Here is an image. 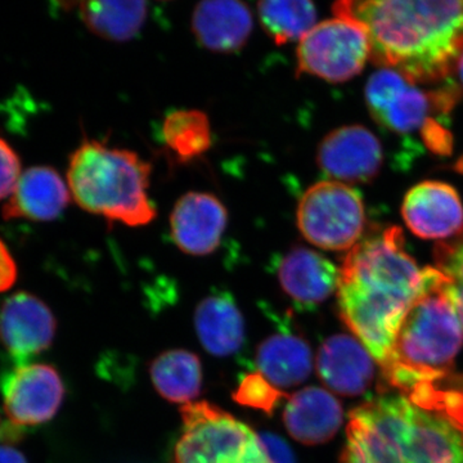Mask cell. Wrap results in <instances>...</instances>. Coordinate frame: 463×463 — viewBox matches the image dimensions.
<instances>
[{
  "mask_svg": "<svg viewBox=\"0 0 463 463\" xmlns=\"http://www.w3.org/2000/svg\"><path fill=\"white\" fill-rule=\"evenodd\" d=\"M70 197L67 182L53 167H29L21 174L14 191L3 207V218L53 221L69 205Z\"/></svg>",
  "mask_w": 463,
  "mask_h": 463,
  "instance_id": "2e32d148",
  "label": "cell"
},
{
  "mask_svg": "<svg viewBox=\"0 0 463 463\" xmlns=\"http://www.w3.org/2000/svg\"><path fill=\"white\" fill-rule=\"evenodd\" d=\"M258 373L279 390L294 388L313 368L310 346L303 337L283 331L261 341L257 352Z\"/></svg>",
  "mask_w": 463,
  "mask_h": 463,
  "instance_id": "44dd1931",
  "label": "cell"
},
{
  "mask_svg": "<svg viewBox=\"0 0 463 463\" xmlns=\"http://www.w3.org/2000/svg\"><path fill=\"white\" fill-rule=\"evenodd\" d=\"M340 270L315 250L294 248L277 264V279L286 295L301 307L319 306L339 286Z\"/></svg>",
  "mask_w": 463,
  "mask_h": 463,
  "instance_id": "9a60e30c",
  "label": "cell"
},
{
  "mask_svg": "<svg viewBox=\"0 0 463 463\" xmlns=\"http://www.w3.org/2000/svg\"><path fill=\"white\" fill-rule=\"evenodd\" d=\"M402 214L420 239L449 240L463 228V205L458 192L438 181L414 185L405 194Z\"/></svg>",
  "mask_w": 463,
  "mask_h": 463,
  "instance_id": "5bb4252c",
  "label": "cell"
},
{
  "mask_svg": "<svg viewBox=\"0 0 463 463\" xmlns=\"http://www.w3.org/2000/svg\"><path fill=\"white\" fill-rule=\"evenodd\" d=\"M365 102L374 120L395 134L428 129L435 112L447 114L456 103L457 91H425L392 70L381 69L368 79Z\"/></svg>",
  "mask_w": 463,
  "mask_h": 463,
  "instance_id": "9c48e42d",
  "label": "cell"
},
{
  "mask_svg": "<svg viewBox=\"0 0 463 463\" xmlns=\"http://www.w3.org/2000/svg\"><path fill=\"white\" fill-rule=\"evenodd\" d=\"M259 438L269 463H297L291 448L282 438L277 437L272 432H263L259 434Z\"/></svg>",
  "mask_w": 463,
  "mask_h": 463,
  "instance_id": "f1b7e54d",
  "label": "cell"
},
{
  "mask_svg": "<svg viewBox=\"0 0 463 463\" xmlns=\"http://www.w3.org/2000/svg\"><path fill=\"white\" fill-rule=\"evenodd\" d=\"M383 156V146L373 132L362 125H346L322 139L318 165L331 181L364 183L377 175Z\"/></svg>",
  "mask_w": 463,
  "mask_h": 463,
  "instance_id": "7c38bea8",
  "label": "cell"
},
{
  "mask_svg": "<svg viewBox=\"0 0 463 463\" xmlns=\"http://www.w3.org/2000/svg\"><path fill=\"white\" fill-rule=\"evenodd\" d=\"M8 419L20 426L51 421L65 398V386L56 368L48 364L17 365L2 381Z\"/></svg>",
  "mask_w": 463,
  "mask_h": 463,
  "instance_id": "30bf717a",
  "label": "cell"
},
{
  "mask_svg": "<svg viewBox=\"0 0 463 463\" xmlns=\"http://www.w3.org/2000/svg\"><path fill=\"white\" fill-rule=\"evenodd\" d=\"M334 14L362 24L371 60L413 84L443 80L463 52V2H339Z\"/></svg>",
  "mask_w": 463,
  "mask_h": 463,
  "instance_id": "7a4b0ae2",
  "label": "cell"
},
{
  "mask_svg": "<svg viewBox=\"0 0 463 463\" xmlns=\"http://www.w3.org/2000/svg\"><path fill=\"white\" fill-rule=\"evenodd\" d=\"M149 178L151 164L136 152L84 139L70 156L66 182L85 212L111 223L143 227L156 218Z\"/></svg>",
  "mask_w": 463,
  "mask_h": 463,
  "instance_id": "5b68a950",
  "label": "cell"
},
{
  "mask_svg": "<svg viewBox=\"0 0 463 463\" xmlns=\"http://www.w3.org/2000/svg\"><path fill=\"white\" fill-rule=\"evenodd\" d=\"M149 374L158 394L172 403L190 404L203 388V365L190 350L161 353L149 365Z\"/></svg>",
  "mask_w": 463,
  "mask_h": 463,
  "instance_id": "7402d4cb",
  "label": "cell"
},
{
  "mask_svg": "<svg viewBox=\"0 0 463 463\" xmlns=\"http://www.w3.org/2000/svg\"><path fill=\"white\" fill-rule=\"evenodd\" d=\"M434 257L438 269L446 276L448 291L463 327V228L452 239L439 242Z\"/></svg>",
  "mask_w": 463,
  "mask_h": 463,
  "instance_id": "484cf974",
  "label": "cell"
},
{
  "mask_svg": "<svg viewBox=\"0 0 463 463\" xmlns=\"http://www.w3.org/2000/svg\"><path fill=\"white\" fill-rule=\"evenodd\" d=\"M57 322L50 307L29 292H17L0 307V340L18 365L53 343Z\"/></svg>",
  "mask_w": 463,
  "mask_h": 463,
  "instance_id": "8fae6325",
  "label": "cell"
},
{
  "mask_svg": "<svg viewBox=\"0 0 463 463\" xmlns=\"http://www.w3.org/2000/svg\"><path fill=\"white\" fill-rule=\"evenodd\" d=\"M341 463H463V423L444 408L383 395L350 413Z\"/></svg>",
  "mask_w": 463,
  "mask_h": 463,
  "instance_id": "3957f363",
  "label": "cell"
},
{
  "mask_svg": "<svg viewBox=\"0 0 463 463\" xmlns=\"http://www.w3.org/2000/svg\"><path fill=\"white\" fill-rule=\"evenodd\" d=\"M224 203L207 192H188L170 214V233L176 248L191 257H206L221 245L227 230Z\"/></svg>",
  "mask_w": 463,
  "mask_h": 463,
  "instance_id": "4fadbf2b",
  "label": "cell"
},
{
  "mask_svg": "<svg viewBox=\"0 0 463 463\" xmlns=\"http://www.w3.org/2000/svg\"><path fill=\"white\" fill-rule=\"evenodd\" d=\"M422 285V270L405 251L403 233L388 227L349 250L340 268L341 317L383 368Z\"/></svg>",
  "mask_w": 463,
  "mask_h": 463,
  "instance_id": "6da1fadb",
  "label": "cell"
},
{
  "mask_svg": "<svg viewBox=\"0 0 463 463\" xmlns=\"http://www.w3.org/2000/svg\"><path fill=\"white\" fill-rule=\"evenodd\" d=\"M194 326L201 345L219 358L236 354L245 343V318L228 292H215L200 301Z\"/></svg>",
  "mask_w": 463,
  "mask_h": 463,
  "instance_id": "ffe728a7",
  "label": "cell"
},
{
  "mask_svg": "<svg viewBox=\"0 0 463 463\" xmlns=\"http://www.w3.org/2000/svg\"><path fill=\"white\" fill-rule=\"evenodd\" d=\"M285 398H288V395L260 373L246 374L233 392L236 403L267 414H272Z\"/></svg>",
  "mask_w": 463,
  "mask_h": 463,
  "instance_id": "4316f807",
  "label": "cell"
},
{
  "mask_svg": "<svg viewBox=\"0 0 463 463\" xmlns=\"http://www.w3.org/2000/svg\"><path fill=\"white\" fill-rule=\"evenodd\" d=\"M17 264L5 241L0 239V292L8 291L16 283Z\"/></svg>",
  "mask_w": 463,
  "mask_h": 463,
  "instance_id": "f546056e",
  "label": "cell"
},
{
  "mask_svg": "<svg viewBox=\"0 0 463 463\" xmlns=\"http://www.w3.org/2000/svg\"><path fill=\"white\" fill-rule=\"evenodd\" d=\"M0 463H27L20 450L7 446H0Z\"/></svg>",
  "mask_w": 463,
  "mask_h": 463,
  "instance_id": "4dcf8cb0",
  "label": "cell"
},
{
  "mask_svg": "<svg viewBox=\"0 0 463 463\" xmlns=\"http://www.w3.org/2000/svg\"><path fill=\"white\" fill-rule=\"evenodd\" d=\"M283 422L295 440L317 446L334 438L343 422V408L326 390L307 388L288 398Z\"/></svg>",
  "mask_w": 463,
  "mask_h": 463,
  "instance_id": "ac0fdd59",
  "label": "cell"
},
{
  "mask_svg": "<svg viewBox=\"0 0 463 463\" xmlns=\"http://www.w3.org/2000/svg\"><path fill=\"white\" fill-rule=\"evenodd\" d=\"M318 373L323 383L343 395H358L370 385L373 362L358 341L336 335L323 343L318 354Z\"/></svg>",
  "mask_w": 463,
  "mask_h": 463,
  "instance_id": "d6986e66",
  "label": "cell"
},
{
  "mask_svg": "<svg viewBox=\"0 0 463 463\" xmlns=\"http://www.w3.org/2000/svg\"><path fill=\"white\" fill-rule=\"evenodd\" d=\"M161 134L167 151L182 164L203 157L213 146L209 116L196 109H179L169 112Z\"/></svg>",
  "mask_w": 463,
  "mask_h": 463,
  "instance_id": "cb8c5ba5",
  "label": "cell"
},
{
  "mask_svg": "<svg viewBox=\"0 0 463 463\" xmlns=\"http://www.w3.org/2000/svg\"><path fill=\"white\" fill-rule=\"evenodd\" d=\"M181 414L172 463H269L257 432L222 408L199 402Z\"/></svg>",
  "mask_w": 463,
  "mask_h": 463,
  "instance_id": "8992f818",
  "label": "cell"
},
{
  "mask_svg": "<svg viewBox=\"0 0 463 463\" xmlns=\"http://www.w3.org/2000/svg\"><path fill=\"white\" fill-rule=\"evenodd\" d=\"M259 20L276 44L301 41L317 25L315 5L306 0L258 3Z\"/></svg>",
  "mask_w": 463,
  "mask_h": 463,
  "instance_id": "d4e9b609",
  "label": "cell"
},
{
  "mask_svg": "<svg viewBox=\"0 0 463 463\" xmlns=\"http://www.w3.org/2000/svg\"><path fill=\"white\" fill-rule=\"evenodd\" d=\"M192 32L205 50L234 53L251 35L252 14L245 3L232 0L203 2L192 14Z\"/></svg>",
  "mask_w": 463,
  "mask_h": 463,
  "instance_id": "e0dca14e",
  "label": "cell"
},
{
  "mask_svg": "<svg viewBox=\"0 0 463 463\" xmlns=\"http://www.w3.org/2000/svg\"><path fill=\"white\" fill-rule=\"evenodd\" d=\"M88 29L109 42H128L141 33L147 20L145 2H90L78 5Z\"/></svg>",
  "mask_w": 463,
  "mask_h": 463,
  "instance_id": "603a6c76",
  "label": "cell"
},
{
  "mask_svg": "<svg viewBox=\"0 0 463 463\" xmlns=\"http://www.w3.org/2000/svg\"><path fill=\"white\" fill-rule=\"evenodd\" d=\"M456 169L458 170V172L463 173V157L459 158L458 163H457Z\"/></svg>",
  "mask_w": 463,
  "mask_h": 463,
  "instance_id": "d6a6232c",
  "label": "cell"
},
{
  "mask_svg": "<svg viewBox=\"0 0 463 463\" xmlns=\"http://www.w3.org/2000/svg\"><path fill=\"white\" fill-rule=\"evenodd\" d=\"M297 221L304 239L317 248L352 250L364 231V200L345 183L318 182L298 201Z\"/></svg>",
  "mask_w": 463,
  "mask_h": 463,
  "instance_id": "52a82bcc",
  "label": "cell"
},
{
  "mask_svg": "<svg viewBox=\"0 0 463 463\" xmlns=\"http://www.w3.org/2000/svg\"><path fill=\"white\" fill-rule=\"evenodd\" d=\"M462 343V323L446 276L438 268H425L421 289L399 328L383 374L407 395L438 385L452 368Z\"/></svg>",
  "mask_w": 463,
  "mask_h": 463,
  "instance_id": "277c9868",
  "label": "cell"
},
{
  "mask_svg": "<svg viewBox=\"0 0 463 463\" xmlns=\"http://www.w3.org/2000/svg\"><path fill=\"white\" fill-rule=\"evenodd\" d=\"M298 71L328 81L345 83L364 69L371 58L367 30L345 14L317 24L298 47Z\"/></svg>",
  "mask_w": 463,
  "mask_h": 463,
  "instance_id": "ba28073f",
  "label": "cell"
},
{
  "mask_svg": "<svg viewBox=\"0 0 463 463\" xmlns=\"http://www.w3.org/2000/svg\"><path fill=\"white\" fill-rule=\"evenodd\" d=\"M17 152L0 136V200L8 199L21 176Z\"/></svg>",
  "mask_w": 463,
  "mask_h": 463,
  "instance_id": "83f0119b",
  "label": "cell"
},
{
  "mask_svg": "<svg viewBox=\"0 0 463 463\" xmlns=\"http://www.w3.org/2000/svg\"><path fill=\"white\" fill-rule=\"evenodd\" d=\"M455 70L457 74H458L459 80H461V84L463 87V52L461 56H459L458 61H457Z\"/></svg>",
  "mask_w": 463,
  "mask_h": 463,
  "instance_id": "1f68e13d",
  "label": "cell"
}]
</instances>
